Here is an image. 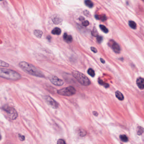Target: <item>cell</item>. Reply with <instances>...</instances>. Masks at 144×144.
Returning a JSON list of instances; mask_svg holds the SVG:
<instances>
[{"mask_svg":"<svg viewBox=\"0 0 144 144\" xmlns=\"http://www.w3.org/2000/svg\"><path fill=\"white\" fill-rule=\"evenodd\" d=\"M18 137H19L20 139V140L21 141H23L25 140V136H24L23 135H22L21 134H19V135H18Z\"/></svg>","mask_w":144,"mask_h":144,"instance_id":"cell-25","label":"cell"},{"mask_svg":"<svg viewBox=\"0 0 144 144\" xmlns=\"http://www.w3.org/2000/svg\"><path fill=\"white\" fill-rule=\"evenodd\" d=\"M89 25V23L88 21H85L83 23V25L84 26H88Z\"/></svg>","mask_w":144,"mask_h":144,"instance_id":"cell-27","label":"cell"},{"mask_svg":"<svg viewBox=\"0 0 144 144\" xmlns=\"http://www.w3.org/2000/svg\"><path fill=\"white\" fill-rule=\"evenodd\" d=\"M111 49L114 51L115 52L118 54L120 52V48L119 45L116 43L114 40H110L109 44Z\"/></svg>","mask_w":144,"mask_h":144,"instance_id":"cell-7","label":"cell"},{"mask_svg":"<svg viewBox=\"0 0 144 144\" xmlns=\"http://www.w3.org/2000/svg\"><path fill=\"white\" fill-rule=\"evenodd\" d=\"M19 66L24 71L30 75L40 78H44V77L42 72L30 63L21 61L19 63Z\"/></svg>","mask_w":144,"mask_h":144,"instance_id":"cell-1","label":"cell"},{"mask_svg":"<svg viewBox=\"0 0 144 144\" xmlns=\"http://www.w3.org/2000/svg\"><path fill=\"white\" fill-rule=\"evenodd\" d=\"M100 61L101 62H102V63H105V61H104L103 59H102V58H101L100 59Z\"/></svg>","mask_w":144,"mask_h":144,"instance_id":"cell-30","label":"cell"},{"mask_svg":"<svg viewBox=\"0 0 144 144\" xmlns=\"http://www.w3.org/2000/svg\"><path fill=\"white\" fill-rule=\"evenodd\" d=\"M91 50L94 53H97V50L96 48H95V47H91Z\"/></svg>","mask_w":144,"mask_h":144,"instance_id":"cell-28","label":"cell"},{"mask_svg":"<svg viewBox=\"0 0 144 144\" xmlns=\"http://www.w3.org/2000/svg\"><path fill=\"white\" fill-rule=\"evenodd\" d=\"M50 80L53 84L57 86H61L64 84L63 80L56 76L52 77L50 78Z\"/></svg>","mask_w":144,"mask_h":144,"instance_id":"cell-8","label":"cell"},{"mask_svg":"<svg viewBox=\"0 0 144 144\" xmlns=\"http://www.w3.org/2000/svg\"><path fill=\"white\" fill-rule=\"evenodd\" d=\"M63 39L67 43H70L72 41V37L70 35H68V34L65 33L63 35Z\"/></svg>","mask_w":144,"mask_h":144,"instance_id":"cell-10","label":"cell"},{"mask_svg":"<svg viewBox=\"0 0 144 144\" xmlns=\"http://www.w3.org/2000/svg\"><path fill=\"white\" fill-rule=\"evenodd\" d=\"M93 115H94L95 116H97L98 115L97 112L95 111L93 112Z\"/></svg>","mask_w":144,"mask_h":144,"instance_id":"cell-29","label":"cell"},{"mask_svg":"<svg viewBox=\"0 0 144 144\" xmlns=\"http://www.w3.org/2000/svg\"><path fill=\"white\" fill-rule=\"evenodd\" d=\"M137 84L140 89L143 90L144 89V80L143 78H137Z\"/></svg>","mask_w":144,"mask_h":144,"instance_id":"cell-9","label":"cell"},{"mask_svg":"<svg viewBox=\"0 0 144 144\" xmlns=\"http://www.w3.org/2000/svg\"><path fill=\"white\" fill-rule=\"evenodd\" d=\"M45 101L52 108L54 109H57L59 107V104L54 99L49 96H46L44 97Z\"/></svg>","mask_w":144,"mask_h":144,"instance_id":"cell-6","label":"cell"},{"mask_svg":"<svg viewBox=\"0 0 144 144\" xmlns=\"http://www.w3.org/2000/svg\"><path fill=\"white\" fill-rule=\"evenodd\" d=\"M0 77L9 80H18L21 76L17 72L9 69L0 68Z\"/></svg>","mask_w":144,"mask_h":144,"instance_id":"cell-2","label":"cell"},{"mask_svg":"<svg viewBox=\"0 0 144 144\" xmlns=\"http://www.w3.org/2000/svg\"><path fill=\"white\" fill-rule=\"evenodd\" d=\"M0 1H2V0H0Z\"/></svg>","mask_w":144,"mask_h":144,"instance_id":"cell-32","label":"cell"},{"mask_svg":"<svg viewBox=\"0 0 144 144\" xmlns=\"http://www.w3.org/2000/svg\"><path fill=\"white\" fill-rule=\"evenodd\" d=\"M99 27H100V29H101V30H102L103 32H104V33H108L109 31H108V29H107L105 26L103 25H100L99 26Z\"/></svg>","mask_w":144,"mask_h":144,"instance_id":"cell-20","label":"cell"},{"mask_svg":"<svg viewBox=\"0 0 144 144\" xmlns=\"http://www.w3.org/2000/svg\"><path fill=\"white\" fill-rule=\"evenodd\" d=\"M57 144H66L64 140L62 139H59L57 142Z\"/></svg>","mask_w":144,"mask_h":144,"instance_id":"cell-24","label":"cell"},{"mask_svg":"<svg viewBox=\"0 0 144 144\" xmlns=\"http://www.w3.org/2000/svg\"><path fill=\"white\" fill-rule=\"evenodd\" d=\"M143 131H144V129L142 127H139L137 128V133L138 135H142L143 133Z\"/></svg>","mask_w":144,"mask_h":144,"instance_id":"cell-19","label":"cell"},{"mask_svg":"<svg viewBox=\"0 0 144 144\" xmlns=\"http://www.w3.org/2000/svg\"><path fill=\"white\" fill-rule=\"evenodd\" d=\"M0 66L5 68H7L9 67V64L7 63H6L5 61H3L2 60H0Z\"/></svg>","mask_w":144,"mask_h":144,"instance_id":"cell-21","label":"cell"},{"mask_svg":"<svg viewBox=\"0 0 144 144\" xmlns=\"http://www.w3.org/2000/svg\"><path fill=\"white\" fill-rule=\"evenodd\" d=\"M129 25L132 29H135L137 28V25L136 23L133 21H130L129 22Z\"/></svg>","mask_w":144,"mask_h":144,"instance_id":"cell-16","label":"cell"},{"mask_svg":"<svg viewBox=\"0 0 144 144\" xmlns=\"http://www.w3.org/2000/svg\"><path fill=\"white\" fill-rule=\"evenodd\" d=\"M2 109L7 113L8 117L11 120H14L18 118V113L16 110L13 107L6 106L4 107Z\"/></svg>","mask_w":144,"mask_h":144,"instance_id":"cell-5","label":"cell"},{"mask_svg":"<svg viewBox=\"0 0 144 144\" xmlns=\"http://www.w3.org/2000/svg\"><path fill=\"white\" fill-rule=\"evenodd\" d=\"M76 92V89L72 87L63 88L62 89L58 90L57 92L58 94L63 96H71L75 94Z\"/></svg>","mask_w":144,"mask_h":144,"instance_id":"cell-4","label":"cell"},{"mask_svg":"<svg viewBox=\"0 0 144 144\" xmlns=\"http://www.w3.org/2000/svg\"><path fill=\"white\" fill-rule=\"evenodd\" d=\"M85 4L89 8H92L93 6V4L90 0H85Z\"/></svg>","mask_w":144,"mask_h":144,"instance_id":"cell-15","label":"cell"},{"mask_svg":"<svg viewBox=\"0 0 144 144\" xmlns=\"http://www.w3.org/2000/svg\"><path fill=\"white\" fill-rule=\"evenodd\" d=\"M115 96L119 100L122 101L124 99V97L123 94H122L121 92H120L118 91L115 92Z\"/></svg>","mask_w":144,"mask_h":144,"instance_id":"cell-11","label":"cell"},{"mask_svg":"<svg viewBox=\"0 0 144 144\" xmlns=\"http://www.w3.org/2000/svg\"><path fill=\"white\" fill-rule=\"evenodd\" d=\"M99 84L102 85H103L106 88H108L109 87V85L108 84L104 83L103 80H102L101 79H99Z\"/></svg>","mask_w":144,"mask_h":144,"instance_id":"cell-22","label":"cell"},{"mask_svg":"<svg viewBox=\"0 0 144 144\" xmlns=\"http://www.w3.org/2000/svg\"><path fill=\"white\" fill-rule=\"evenodd\" d=\"M103 40V38L102 36H97V41L98 43H100Z\"/></svg>","mask_w":144,"mask_h":144,"instance_id":"cell-26","label":"cell"},{"mask_svg":"<svg viewBox=\"0 0 144 144\" xmlns=\"http://www.w3.org/2000/svg\"><path fill=\"white\" fill-rule=\"evenodd\" d=\"M78 133L80 137H85L87 134V132L84 129H79L78 130Z\"/></svg>","mask_w":144,"mask_h":144,"instance_id":"cell-13","label":"cell"},{"mask_svg":"<svg viewBox=\"0 0 144 144\" xmlns=\"http://www.w3.org/2000/svg\"><path fill=\"white\" fill-rule=\"evenodd\" d=\"M1 138H2V137H1V133H0V140H1Z\"/></svg>","mask_w":144,"mask_h":144,"instance_id":"cell-31","label":"cell"},{"mask_svg":"<svg viewBox=\"0 0 144 144\" xmlns=\"http://www.w3.org/2000/svg\"><path fill=\"white\" fill-rule=\"evenodd\" d=\"M34 34L37 38H41L43 32L41 30H34Z\"/></svg>","mask_w":144,"mask_h":144,"instance_id":"cell-14","label":"cell"},{"mask_svg":"<svg viewBox=\"0 0 144 144\" xmlns=\"http://www.w3.org/2000/svg\"><path fill=\"white\" fill-rule=\"evenodd\" d=\"M72 73L73 76L82 85L88 86L91 84L88 78L82 73L77 71H74L72 72Z\"/></svg>","mask_w":144,"mask_h":144,"instance_id":"cell-3","label":"cell"},{"mask_svg":"<svg viewBox=\"0 0 144 144\" xmlns=\"http://www.w3.org/2000/svg\"><path fill=\"white\" fill-rule=\"evenodd\" d=\"M120 138L121 139V140L123 142H127L128 141V137H127L125 135H121L120 136Z\"/></svg>","mask_w":144,"mask_h":144,"instance_id":"cell-17","label":"cell"},{"mask_svg":"<svg viewBox=\"0 0 144 144\" xmlns=\"http://www.w3.org/2000/svg\"><path fill=\"white\" fill-rule=\"evenodd\" d=\"M61 31L59 28H54L52 31V33L53 35H59L61 33Z\"/></svg>","mask_w":144,"mask_h":144,"instance_id":"cell-12","label":"cell"},{"mask_svg":"<svg viewBox=\"0 0 144 144\" xmlns=\"http://www.w3.org/2000/svg\"><path fill=\"white\" fill-rule=\"evenodd\" d=\"M92 34L94 36H98V32H97V30L94 28L93 30V31L92 32Z\"/></svg>","mask_w":144,"mask_h":144,"instance_id":"cell-23","label":"cell"},{"mask_svg":"<svg viewBox=\"0 0 144 144\" xmlns=\"http://www.w3.org/2000/svg\"><path fill=\"white\" fill-rule=\"evenodd\" d=\"M88 74H89V75H90L92 77L95 76V73L94 72V70H93V69L91 68H89L88 70Z\"/></svg>","mask_w":144,"mask_h":144,"instance_id":"cell-18","label":"cell"}]
</instances>
